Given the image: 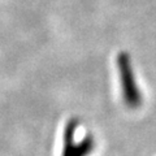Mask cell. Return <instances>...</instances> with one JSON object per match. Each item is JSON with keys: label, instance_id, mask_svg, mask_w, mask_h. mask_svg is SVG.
<instances>
[{"label": "cell", "instance_id": "1", "mask_svg": "<svg viewBox=\"0 0 156 156\" xmlns=\"http://www.w3.org/2000/svg\"><path fill=\"white\" fill-rule=\"evenodd\" d=\"M117 69L120 74L121 91L125 104L129 108H138L142 104V95L135 80L131 58L126 51H121L117 56Z\"/></svg>", "mask_w": 156, "mask_h": 156}, {"label": "cell", "instance_id": "2", "mask_svg": "<svg viewBox=\"0 0 156 156\" xmlns=\"http://www.w3.org/2000/svg\"><path fill=\"white\" fill-rule=\"evenodd\" d=\"M78 121L76 119L70 120L66 124L64 130V150L61 156H89L94 150V139L91 135H87L80 143H76L74 133L77 130Z\"/></svg>", "mask_w": 156, "mask_h": 156}]
</instances>
